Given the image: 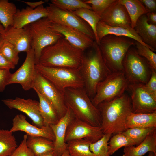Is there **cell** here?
<instances>
[{"mask_svg":"<svg viewBox=\"0 0 156 156\" xmlns=\"http://www.w3.org/2000/svg\"><path fill=\"white\" fill-rule=\"evenodd\" d=\"M97 107L101 114V127L104 134L114 135L126 130L125 121L132 112L131 99L127 93L111 100L103 101Z\"/></svg>","mask_w":156,"mask_h":156,"instance_id":"1","label":"cell"},{"mask_svg":"<svg viewBox=\"0 0 156 156\" xmlns=\"http://www.w3.org/2000/svg\"><path fill=\"white\" fill-rule=\"evenodd\" d=\"M84 53L62 38L42 50L38 63L48 67L79 69Z\"/></svg>","mask_w":156,"mask_h":156,"instance_id":"2","label":"cell"},{"mask_svg":"<svg viewBox=\"0 0 156 156\" xmlns=\"http://www.w3.org/2000/svg\"><path fill=\"white\" fill-rule=\"evenodd\" d=\"M90 49L84 52L79 68L84 88L90 99L95 96L98 84L112 72L107 67L102 57L99 45L95 41Z\"/></svg>","mask_w":156,"mask_h":156,"instance_id":"3","label":"cell"},{"mask_svg":"<svg viewBox=\"0 0 156 156\" xmlns=\"http://www.w3.org/2000/svg\"><path fill=\"white\" fill-rule=\"evenodd\" d=\"M64 101L75 118L94 127H101V114L84 88H68L64 92Z\"/></svg>","mask_w":156,"mask_h":156,"instance_id":"4","label":"cell"},{"mask_svg":"<svg viewBox=\"0 0 156 156\" xmlns=\"http://www.w3.org/2000/svg\"><path fill=\"white\" fill-rule=\"evenodd\" d=\"M132 40L125 37L107 35L100 40L99 46L102 57L112 72L123 71V59L129 49L135 45Z\"/></svg>","mask_w":156,"mask_h":156,"instance_id":"5","label":"cell"},{"mask_svg":"<svg viewBox=\"0 0 156 156\" xmlns=\"http://www.w3.org/2000/svg\"><path fill=\"white\" fill-rule=\"evenodd\" d=\"M52 23L47 17H45L24 27L28 31L31 36V48L34 51L36 64L38 63L41 52L45 47L64 37L52 28Z\"/></svg>","mask_w":156,"mask_h":156,"instance_id":"6","label":"cell"},{"mask_svg":"<svg viewBox=\"0 0 156 156\" xmlns=\"http://www.w3.org/2000/svg\"><path fill=\"white\" fill-rule=\"evenodd\" d=\"M35 69L63 92L68 88L84 87L79 68L48 67L37 63Z\"/></svg>","mask_w":156,"mask_h":156,"instance_id":"7","label":"cell"},{"mask_svg":"<svg viewBox=\"0 0 156 156\" xmlns=\"http://www.w3.org/2000/svg\"><path fill=\"white\" fill-rule=\"evenodd\" d=\"M123 71L129 83L146 84L149 80L152 68L148 61L140 56L136 49L131 47L122 61Z\"/></svg>","mask_w":156,"mask_h":156,"instance_id":"8","label":"cell"},{"mask_svg":"<svg viewBox=\"0 0 156 156\" xmlns=\"http://www.w3.org/2000/svg\"><path fill=\"white\" fill-rule=\"evenodd\" d=\"M129 83L123 71L112 72L96 87V94L91 99L96 107L101 102L112 99L122 95Z\"/></svg>","mask_w":156,"mask_h":156,"instance_id":"9","label":"cell"},{"mask_svg":"<svg viewBox=\"0 0 156 156\" xmlns=\"http://www.w3.org/2000/svg\"><path fill=\"white\" fill-rule=\"evenodd\" d=\"M46 7L47 17L52 23L76 29L95 40L94 34L90 25L72 11L59 8L51 3Z\"/></svg>","mask_w":156,"mask_h":156,"instance_id":"10","label":"cell"},{"mask_svg":"<svg viewBox=\"0 0 156 156\" xmlns=\"http://www.w3.org/2000/svg\"><path fill=\"white\" fill-rule=\"evenodd\" d=\"M32 89L44 96L53 104L60 118L66 113L64 92L35 69Z\"/></svg>","mask_w":156,"mask_h":156,"instance_id":"11","label":"cell"},{"mask_svg":"<svg viewBox=\"0 0 156 156\" xmlns=\"http://www.w3.org/2000/svg\"><path fill=\"white\" fill-rule=\"evenodd\" d=\"M127 89L130 93L132 113L144 114L156 112V100L146 90L144 84L129 83Z\"/></svg>","mask_w":156,"mask_h":156,"instance_id":"12","label":"cell"},{"mask_svg":"<svg viewBox=\"0 0 156 156\" xmlns=\"http://www.w3.org/2000/svg\"><path fill=\"white\" fill-rule=\"evenodd\" d=\"M101 127L93 126L75 118L70 122L66 131L65 142L71 140L87 139L94 143L104 135Z\"/></svg>","mask_w":156,"mask_h":156,"instance_id":"13","label":"cell"},{"mask_svg":"<svg viewBox=\"0 0 156 156\" xmlns=\"http://www.w3.org/2000/svg\"><path fill=\"white\" fill-rule=\"evenodd\" d=\"M36 64L34 51L31 48L27 53L25 59L21 67L12 74L7 85L18 83L25 91L32 88Z\"/></svg>","mask_w":156,"mask_h":156,"instance_id":"14","label":"cell"},{"mask_svg":"<svg viewBox=\"0 0 156 156\" xmlns=\"http://www.w3.org/2000/svg\"><path fill=\"white\" fill-rule=\"evenodd\" d=\"M2 101L9 109H15L25 114L37 127H42L45 126L40 112L39 101L18 97L14 99H3Z\"/></svg>","mask_w":156,"mask_h":156,"instance_id":"15","label":"cell"},{"mask_svg":"<svg viewBox=\"0 0 156 156\" xmlns=\"http://www.w3.org/2000/svg\"><path fill=\"white\" fill-rule=\"evenodd\" d=\"M51 26L73 46L84 52L92 47L95 42L94 40L76 29L53 23Z\"/></svg>","mask_w":156,"mask_h":156,"instance_id":"16","label":"cell"},{"mask_svg":"<svg viewBox=\"0 0 156 156\" xmlns=\"http://www.w3.org/2000/svg\"><path fill=\"white\" fill-rule=\"evenodd\" d=\"M10 130L12 133L20 131L26 133L28 135L45 138L54 141L55 136L50 126L39 127L32 125L27 121L25 116L17 114L12 119V126Z\"/></svg>","mask_w":156,"mask_h":156,"instance_id":"17","label":"cell"},{"mask_svg":"<svg viewBox=\"0 0 156 156\" xmlns=\"http://www.w3.org/2000/svg\"><path fill=\"white\" fill-rule=\"evenodd\" d=\"M100 21L111 26L131 27L130 19L126 9L118 0H115L102 14Z\"/></svg>","mask_w":156,"mask_h":156,"instance_id":"18","label":"cell"},{"mask_svg":"<svg viewBox=\"0 0 156 156\" xmlns=\"http://www.w3.org/2000/svg\"><path fill=\"white\" fill-rule=\"evenodd\" d=\"M65 115L61 118L56 124L50 126L54 134V151L58 156H61L67 149V144L65 137L67 127L75 116L71 109L67 107Z\"/></svg>","mask_w":156,"mask_h":156,"instance_id":"19","label":"cell"},{"mask_svg":"<svg viewBox=\"0 0 156 156\" xmlns=\"http://www.w3.org/2000/svg\"><path fill=\"white\" fill-rule=\"evenodd\" d=\"M2 34L5 40L12 45L18 53H27L31 49L30 35L24 27L18 28L10 26L5 29Z\"/></svg>","mask_w":156,"mask_h":156,"instance_id":"20","label":"cell"},{"mask_svg":"<svg viewBox=\"0 0 156 156\" xmlns=\"http://www.w3.org/2000/svg\"><path fill=\"white\" fill-rule=\"evenodd\" d=\"M96 33L97 40L96 42L98 45L99 44L100 40L103 37L107 35H112L131 38L148 47L151 50L149 46L143 42L134 29L131 27L111 26L100 21L96 26Z\"/></svg>","mask_w":156,"mask_h":156,"instance_id":"21","label":"cell"},{"mask_svg":"<svg viewBox=\"0 0 156 156\" xmlns=\"http://www.w3.org/2000/svg\"><path fill=\"white\" fill-rule=\"evenodd\" d=\"M48 10L43 5L32 9L28 7L21 10L17 9L13 18V26L16 28H23L44 18L47 17Z\"/></svg>","mask_w":156,"mask_h":156,"instance_id":"22","label":"cell"},{"mask_svg":"<svg viewBox=\"0 0 156 156\" xmlns=\"http://www.w3.org/2000/svg\"><path fill=\"white\" fill-rule=\"evenodd\" d=\"M134 29L143 42L155 52L156 49V25L149 23L145 14L138 19Z\"/></svg>","mask_w":156,"mask_h":156,"instance_id":"23","label":"cell"},{"mask_svg":"<svg viewBox=\"0 0 156 156\" xmlns=\"http://www.w3.org/2000/svg\"><path fill=\"white\" fill-rule=\"evenodd\" d=\"M125 127L126 129L156 127V112L144 114L131 112L127 118Z\"/></svg>","mask_w":156,"mask_h":156,"instance_id":"24","label":"cell"},{"mask_svg":"<svg viewBox=\"0 0 156 156\" xmlns=\"http://www.w3.org/2000/svg\"><path fill=\"white\" fill-rule=\"evenodd\" d=\"M149 152L156 154V131L148 135L136 147L131 146L125 147L122 156H143Z\"/></svg>","mask_w":156,"mask_h":156,"instance_id":"25","label":"cell"},{"mask_svg":"<svg viewBox=\"0 0 156 156\" xmlns=\"http://www.w3.org/2000/svg\"><path fill=\"white\" fill-rule=\"evenodd\" d=\"M39 99V109L45 126L56 124L60 118L54 107L48 99L37 92Z\"/></svg>","mask_w":156,"mask_h":156,"instance_id":"26","label":"cell"},{"mask_svg":"<svg viewBox=\"0 0 156 156\" xmlns=\"http://www.w3.org/2000/svg\"><path fill=\"white\" fill-rule=\"evenodd\" d=\"M26 144L34 156L52 151L54 149L53 141L42 137L27 135Z\"/></svg>","mask_w":156,"mask_h":156,"instance_id":"27","label":"cell"},{"mask_svg":"<svg viewBox=\"0 0 156 156\" xmlns=\"http://www.w3.org/2000/svg\"><path fill=\"white\" fill-rule=\"evenodd\" d=\"M125 7L131 21V27L134 29L139 18L142 15L149 12L138 0H118Z\"/></svg>","mask_w":156,"mask_h":156,"instance_id":"28","label":"cell"},{"mask_svg":"<svg viewBox=\"0 0 156 156\" xmlns=\"http://www.w3.org/2000/svg\"><path fill=\"white\" fill-rule=\"evenodd\" d=\"M92 143L87 139H79L69 141L67 144V150L70 156H93L90 149Z\"/></svg>","mask_w":156,"mask_h":156,"instance_id":"29","label":"cell"},{"mask_svg":"<svg viewBox=\"0 0 156 156\" xmlns=\"http://www.w3.org/2000/svg\"><path fill=\"white\" fill-rule=\"evenodd\" d=\"M18 146L13 133L10 130L0 129V156H8Z\"/></svg>","mask_w":156,"mask_h":156,"instance_id":"30","label":"cell"},{"mask_svg":"<svg viewBox=\"0 0 156 156\" xmlns=\"http://www.w3.org/2000/svg\"><path fill=\"white\" fill-rule=\"evenodd\" d=\"M17 9L8 0H0V22L5 29L13 26L14 16Z\"/></svg>","mask_w":156,"mask_h":156,"instance_id":"31","label":"cell"},{"mask_svg":"<svg viewBox=\"0 0 156 156\" xmlns=\"http://www.w3.org/2000/svg\"><path fill=\"white\" fill-rule=\"evenodd\" d=\"M108 142L109 156L122 147L136 145L135 142L122 133L115 135L111 137Z\"/></svg>","mask_w":156,"mask_h":156,"instance_id":"32","label":"cell"},{"mask_svg":"<svg viewBox=\"0 0 156 156\" xmlns=\"http://www.w3.org/2000/svg\"><path fill=\"white\" fill-rule=\"evenodd\" d=\"M72 12L88 24L93 31L95 37V41L96 42L97 40L96 27L100 21V17L92 10L87 8H80Z\"/></svg>","mask_w":156,"mask_h":156,"instance_id":"33","label":"cell"},{"mask_svg":"<svg viewBox=\"0 0 156 156\" xmlns=\"http://www.w3.org/2000/svg\"><path fill=\"white\" fill-rule=\"evenodd\" d=\"M112 135L104 134L102 137L90 145V149L93 156H110L109 154V141Z\"/></svg>","mask_w":156,"mask_h":156,"instance_id":"34","label":"cell"},{"mask_svg":"<svg viewBox=\"0 0 156 156\" xmlns=\"http://www.w3.org/2000/svg\"><path fill=\"white\" fill-rule=\"evenodd\" d=\"M156 131V127L132 128L126 129L122 133L133 140L137 146L149 134Z\"/></svg>","mask_w":156,"mask_h":156,"instance_id":"35","label":"cell"},{"mask_svg":"<svg viewBox=\"0 0 156 156\" xmlns=\"http://www.w3.org/2000/svg\"><path fill=\"white\" fill-rule=\"evenodd\" d=\"M51 2L59 8L71 11L82 8L92 10L90 5L81 0H51Z\"/></svg>","mask_w":156,"mask_h":156,"instance_id":"36","label":"cell"},{"mask_svg":"<svg viewBox=\"0 0 156 156\" xmlns=\"http://www.w3.org/2000/svg\"><path fill=\"white\" fill-rule=\"evenodd\" d=\"M136 51L138 54L145 58L152 68L156 70V54L150 48L135 41Z\"/></svg>","mask_w":156,"mask_h":156,"instance_id":"37","label":"cell"},{"mask_svg":"<svg viewBox=\"0 0 156 156\" xmlns=\"http://www.w3.org/2000/svg\"><path fill=\"white\" fill-rule=\"evenodd\" d=\"M0 52L11 64L15 66L18 64L19 53L12 45L5 40L0 49Z\"/></svg>","mask_w":156,"mask_h":156,"instance_id":"38","label":"cell"},{"mask_svg":"<svg viewBox=\"0 0 156 156\" xmlns=\"http://www.w3.org/2000/svg\"><path fill=\"white\" fill-rule=\"evenodd\" d=\"M115 0H88L84 2L91 4L92 10L100 17L105 11Z\"/></svg>","mask_w":156,"mask_h":156,"instance_id":"39","label":"cell"},{"mask_svg":"<svg viewBox=\"0 0 156 156\" xmlns=\"http://www.w3.org/2000/svg\"><path fill=\"white\" fill-rule=\"evenodd\" d=\"M27 135L26 134L23 136V139L19 145L11 154L8 156H34L27 146Z\"/></svg>","mask_w":156,"mask_h":156,"instance_id":"40","label":"cell"},{"mask_svg":"<svg viewBox=\"0 0 156 156\" xmlns=\"http://www.w3.org/2000/svg\"><path fill=\"white\" fill-rule=\"evenodd\" d=\"M144 86L147 91L156 100V70L152 69L150 78Z\"/></svg>","mask_w":156,"mask_h":156,"instance_id":"41","label":"cell"},{"mask_svg":"<svg viewBox=\"0 0 156 156\" xmlns=\"http://www.w3.org/2000/svg\"><path fill=\"white\" fill-rule=\"evenodd\" d=\"M10 70L0 69V92H3L7 85L12 74Z\"/></svg>","mask_w":156,"mask_h":156,"instance_id":"42","label":"cell"},{"mask_svg":"<svg viewBox=\"0 0 156 156\" xmlns=\"http://www.w3.org/2000/svg\"><path fill=\"white\" fill-rule=\"evenodd\" d=\"M15 66L9 62L0 52V69L9 70L14 69Z\"/></svg>","mask_w":156,"mask_h":156,"instance_id":"43","label":"cell"},{"mask_svg":"<svg viewBox=\"0 0 156 156\" xmlns=\"http://www.w3.org/2000/svg\"><path fill=\"white\" fill-rule=\"evenodd\" d=\"M140 1L149 12H155L156 10V0H140Z\"/></svg>","mask_w":156,"mask_h":156,"instance_id":"44","label":"cell"},{"mask_svg":"<svg viewBox=\"0 0 156 156\" xmlns=\"http://www.w3.org/2000/svg\"><path fill=\"white\" fill-rule=\"evenodd\" d=\"M24 3L32 9H35L39 6L43 5L45 3V1H40L36 2H30L23 1H20Z\"/></svg>","mask_w":156,"mask_h":156,"instance_id":"45","label":"cell"},{"mask_svg":"<svg viewBox=\"0 0 156 156\" xmlns=\"http://www.w3.org/2000/svg\"><path fill=\"white\" fill-rule=\"evenodd\" d=\"M146 14L149 23L153 24L156 25V12H149Z\"/></svg>","mask_w":156,"mask_h":156,"instance_id":"46","label":"cell"},{"mask_svg":"<svg viewBox=\"0 0 156 156\" xmlns=\"http://www.w3.org/2000/svg\"><path fill=\"white\" fill-rule=\"evenodd\" d=\"M34 156H58L54 151Z\"/></svg>","mask_w":156,"mask_h":156,"instance_id":"47","label":"cell"},{"mask_svg":"<svg viewBox=\"0 0 156 156\" xmlns=\"http://www.w3.org/2000/svg\"><path fill=\"white\" fill-rule=\"evenodd\" d=\"M5 40L2 34H0V49L3 44Z\"/></svg>","mask_w":156,"mask_h":156,"instance_id":"48","label":"cell"},{"mask_svg":"<svg viewBox=\"0 0 156 156\" xmlns=\"http://www.w3.org/2000/svg\"><path fill=\"white\" fill-rule=\"evenodd\" d=\"M5 28L0 22V34H3L5 31Z\"/></svg>","mask_w":156,"mask_h":156,"instance_id":"49","label":"cell"},{"mask_svg":"<svg viewBox=\"0 0 156 156\" xmlns=\"http://www.w3.org/2000/svg\"><path fill=\"white\" fill-rule=\"evenodd\" d=\"M61 156H70V155L67 149L64 151Z\"/></svg>","mask_w":156,"mask_h":156,"instance_id":"50","label":"cell"},{"mask_svg":"<svg viewBox=\"0 0 156 156\" xmlns=\"http://www.w3.org/2000/svg\"><path fill=\"white\" fill-rule=\"evenodd\" d=\"M148 156H156V154L152 152H149Z\"/></svg>","mask_w":156,"mask_h":156,"instance_id":"51","label":"cell"}]
</instances>
